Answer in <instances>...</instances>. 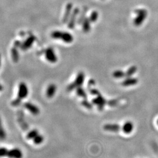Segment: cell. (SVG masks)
Wrapping results in <instances>:
<instances>
[{
    "instance_id": "cell-1",
    "label": "cell",
    "mask_w": 158,
    "mask_h": 158,
    "mask_svg": "<svg viewBox=\"0 0 158 158\" xmlns=\"http://www.w3.org/2000/svg\"><path fill=\"white\" fill-rule=\"evenodd\" d=\"M85 77V74L83 72L79 73L77 76V77L76 78L74 82L68 86V87L67 88V91H70L73 90L76 88L80 87L83 85V83H84Z\"/></svg>"
},
{
    "instance_id": "cell-2",
    "label": "cell",
    "mask_w": 158,
    "mask_h": 158,
    "mask_svg": "<svg viewBox=\"0 0 158 158\" xmlns=\"http://www.w3.org/2000/svg\"><path fill=\"white\" fill-rule=\"evenodd\" d=\"M138 14V17L134 20V24L135 26H140L147 16V12L145 10H139L136 11Z\"/></svg>"
},
{
    "instance_id": "cell-3",
    "label": "cell",
    "mask_w": 158,
    "mask_h": 158,
    "mask_svg": "<svg viewBox=\"0 0 158 158\" xmlns=\"http://www.w3.org/2000/svg\"><path fill=\"white\" fill-rule=\"evenodd\" d=\"M45 53L46 59L48 61L52 63H55L57 62L58 59L53 49H52L51 48H49L45 51Z\"/></svg>"
},
{
    "instance_id": "cell-4",
    "label": "cell",
    "mask_w": 158,
    "mask_h": 158,
    "mask_svg": "<svg viewBox=\"0 0 158 158\" xmlns=\"http://www.w3.org/2000/svg\"><path fill=\"white\" fill-rule=\"evenodd\" d=\"M28 89L26 84L24 83H20L19 86L18 97L22 100L23 98H26L28 96Z\"/></svg>"
},
{
    "instance_id": "cell-5",
    "label": "cell",
    "mask_w": 158,
    "mask_h": 158,
    "mask_svg": "<svg viewBox=\"0 0 158 158\" xmlns=\"http://www.w3.org/2000/svg\"><path fill=\"white\" fill-rule=\"evenodd\" d=\"M22 153L21 150L18 148H15L8 150L7 149L6 153V156H8L10 158H22Z\"/></svg>"
},
{
    "instance_id": "cell-6",
    "label": "cell",
    "mask_w": 158,
    "mask_h": 158,
    "mask_svg": "<svg viewBox=\"0 0 158 158\" xmlns=\"http://www.w3.org/2000/svg\"><path fill=\"white\" fill-rule=\"evenodd\" d=\"M35 37L33 35H30V36H29L25 41L21 44V49L23 51H26L28 49H29L32 45H33V43L35 42Z\"/></svg>"
},
{
    "instance_id": "cell-7",
    "label": "cell",
    "mask_w": 158,
    "mask_h": 158,
    "mask_svg": "<svg viewBox=\"0 0 158 158\" xmlns=\"http://www.w3.org/2000/svg\"><path fill=\"white\" fill-rule=\"evenodd\" d=\"M24 107L35 115L39 114V112H40L39 111V109L36 105L30 103H25L24 104Z\"/></svg>"
},
{
    "instance_id": "cell-8",
    "label": "cell",
    "mask_w": 158,
    "mask_h": 158,
    "mask_svg": "<svg viewBox=\"0 0 158 158\" xmlns=\"http://www.w3.org/2000/svg\"><path fill=\"white\" fill-rule=\"evenodd\" d=\"M93 104H94L98 106L99 110H102L105 104L106 101H105V99L101 96L98 95V96L97 98L93 99Z\"/></svg>"
},
{
    "instance_id": "cell-9",
    "label": "cell",
    "mask_w": 158,
    "mask_h": 158,
    "mask_svg": "<svg viewBox=\"0 0 158 158\" xmlns=\"http://www.w3.org/2000/svg\"><path fill=\"white\" fill-rule=\"evenodd\" d=\"M103 128L104 130L107 131H110V132H118L120 131L121 129L120 125L116 124H106L103 127Z\"/></svg>"
},
{
    "instance_id": "cell-10",
    "label": "cell",
    "mask_w": 158,
    "mask_h": 158,
    "mask_svg": "<svg viewBox=\"0 0 158 158\" xmlns=\"http://www.w3.org/2000/svg\"><path fill=\"white\" fill-rule=\"evenodd\" d=\"M78 8H76L73 13L71 14V18L70 19V21L69 22V24H68V27L70 29H73L74 27V25H75V22H76V17H77V15H78Z\"/></svg>"
},
{
    "instance_id": "cell-11",
    "label": "cell",
    "mask_w": 158,
    "mask_h": 158,
    "mask_svg": "<svg viewBox=\"0 0 158 158\" xmlns=\"http://www.w3.org/2000/svg\"><path fill=\"white\" fill-rule=\"evenodd\" d=\"M60 39H61V40H62L63 42H64L66 43L69 44V43H71L73 42V37L69 32H62Z\"/></svg>"
},
{
    "instance_id": "cell-12",
    "label": "cell",
    "mask_w": 158,
    "mask_h": 158,
    "mask_svg": "<svg viewBox=\"0 0 158 158\" xmlns=\"http://www.w3.org/2000/svg\"><path fill=\"white\" fill-rule=\"evenodd\" d=\"M56 86L53 84L50 85L48 86L46 90V93L47 97L49 98L53 97L56 93Z\"/></svg>"
},
{
    "instance_id": "cell-13",
    "label": "cell",
    "mask_w": 158,
    "mask_h": 158,
    "mask_svg": "<svg viewBox=\"0 0 158 158\" xmlns=\"http://www.w3.org/2000/svg\"><path fill=\"white\" fill-rule=\"evenodd\" d=\"M138 83V79L135 78L128 77L122 83L123 86H131L136 85Z\"/></svg>"
},
{
    "instance_id": "cell-14",
    "label": "cell",
    "mask_w": 158,
    "mask_h": 158,
    "mask_svg": "<svg viewBox=\"0 0 158 158\" xmlns=\"http://www.w3.org/2000/svg\"><path fill=\"white\" fill-rule=\"evenodd\" d=\"M134 130V124L130 121L125 123L123 127V131L125 134H130Z\"/></svg>"
},
{
    "instance_id": "cell-15",
    "label": "cell",
    "mask_w": 158,
    "mask_h": 158,
    "mask_svg": "<svg viewBox=\"0 0 158 158\" xmlns=\"http://www.w3.org/2000/svg\"><path fill=\"white\" fill-rule=\"evenodd\" d=\"M72 8V4H69L66 7V12L64 14V16L63 18V22L64 23H66L67 22L69 17H70V15L71 14V10Z\"/></svg>"
},
{
    "instance_id": "cell-16",
    "label": "cell",
    "mask_w": 158,
    "mask_h": 158,
    "mask_svg": "<svg viewBox=\"0 0 158 158\" xmlns=\"http://www.w3.org/2000/svg\"><path fill=\"white\" fill-rule=\"evenodd\" d=\"M91 28L90 21L88 18H86L83 22V30L85 32H88Z\"/></svg>"
},
{
    "instance_id": "cell-17",
    "label": "cell",
    "mask_w": 158,
    "mask_h": 158,
    "mask_svg": "<svg viewBox=\"0 0 158 158\" xmlns=\"http://www.w3.org/2000/svg\"><path fill=\"white\" fill-rule=\"evenodd\" d=\"M11 56L13 61L15 63H17L19 60V54L17 49V48L14 47L11 49Z\"/></svg>"
},
{
    "instance_id": "cell-18",
    "label": "cell",
    "mask_w": 158,
    "mask_h": 158,
    "mask_svg": "<svg viewBox=\"0 0 158 158\" xmlns=\"http://www.w3.org/2000/svg\"><path fill=\"white\" fill-rule=\"evenodd\" d=\"M112 76L116 78H121L125 76V73L121 70H116L112 73Z\"/></svg>"
},
{
    "instance_id": "cell-19",
    "label": "cell",
    "mask_w": 158,
    "mask_h": 158,
    "mask_svg": "<svg viewBox=\"0 0 158 158\" xmlns=\"http://www.w3.org/2000/svg\"><path fill=\"white\" fill-rule=\"evenodd\" d=\"M137 68L136 66H131L127 71V73H125V76L127 77H130L131 76L134 75L135 72L137 71Z\"/></svg>"
},
{
    "instance_id": "cell-20",
    "label": "cell",
    "mask_w": 158,
    "mask_h": 158,
    "mask_svg": "<svg viewBox=\"0 0 158 158\" xmlns=\"http://www.w3.org/2000/svg\"><path fill=\"white\" fill-rule=\"evenodd\" d=\"M76 92H77V94L78 96L83 97L84 98H87V94H86V91L84 90V89H82V87H77Z\"/></svg>"
},
{
    "instance_id": "cell-21",
    "label": "cell",
    "mask_w": 158,
    "mask_h": 158,
    "mask_svg": "<svg viewBox=\"0 0 158 158\" xmlns=\"http://www.w3.org/2000/svg\"><path fill=\"white\" fill-rule=\"evenodd\" d=\"M38 134H38L37 131L36 130H33L28 133V134L27 135V138L30 139H33Z\"/></svg>"
},
{
    "instance_id": "cell-22",
    "label": "cell",
    "mask_w": 158,
    "mask_h": 158,
    "mask_svg": "<svg viewBox=\"0 0 158 158\" xmlns=\"http://www.w3.org/2000/svg\"><path fill=\"white\" fill-rule=\"evenodd\" d=\"M44 141V137L41 135L38 134L34 139H33V142L35 143V144H37V145H39V144H41Z\"/></svg>"
},
{
    "instance_id": "cell-23",
    "label": "cell",
    "mask_w": 158,
    "mask_h": 158,
    "mask_svg": "<svg viewBox=\"0 0 158 158\" xmlns=\"http://www.w3.org/2000/svg\"><path fill=\"white\" fill-rule=\"evenodd\" d=\"M62 32H61V31L55 30L52 33L51 36L52 38H53L55 39H60L61 35H62Z\"/></svg>"
},
{
    "instance_id": "cell-24",
    "label": "cell",
    "mask_w": 158,
    "mask_h": 158,
    "mask_svg": "<svg viewBox=\"0 0 158 158\" xmlns=\"http://www.w3.org/2000/svg\"><path fill=\"white\" fill-rule=\"evenodd\" d=\"M6 138V132L2 126L1 119H0V139H4Z\"/></svg>"
},
{
    "instance_id": "cell-25",
    "label": "cell",
    "mask_w": 158,
    "mask_h": 158,
    "mask_svg": "<svg viewBox=\"0 0 158 158\" xmlns=\"http://www.w3.org/2000/svg\"><path fill=\"white\" fill-rule=\"evenodd\" d=\"M97 18H98V13L95 11V12H93L91 14V15H90V17L89 19H90V22H96L97 21Z\"/></svg>"
},
{
    "instance_id": "cell-26",
    "label": "cell",
    "mask_w": 158,
    "mask_h": 158,
    "mask_svg": "<svg viewBox=\"0 0 158 158\" xmlns=\"http://www.w3.org/2000/svg\"><path fill=\"white\" fill-rule=\"evenodd\" d=\"M21 99L19 98H17L16 100H14L12 102V106H14V107H17L18 105H19L21 104Z\"/></svg>"
},
{
    "instance_id": "cell-27",
    "label": "cell",
    "mask_w": 158,
    "mask_h": 158,
    "mask_svg": "<svg viewBox=\"0 0 158 158\" xmlns=\"http://www.w3.org/2000/svg\"><path fill=\"white\" fill-rule=\"evenodd\" d=\"M82 104L84 107H85L86 108H87L88 109H91L92 108V105L89 102H88L87 100L83 101Z\"/></svg>"
},
{
    "instance_id": "cell-28",
    "label": "cell",
    "mask_w": 158,
    "mask_h": 158,
    "mask_svg": "<svg viewBox=\"0 0 158 158\" xmlns=\"http://www.w3.org/2000/svg\"><path fill=\"white\" fill-rule=\"evenodd\" d=\"M7 150V149H6L4 148H0V157H5V156H6Z\"/></svg>"
},
{
    "instance_id": "cell-29",
    "label": "cell",
    "mask_w": 158,
    "mask_h": 158,
    "mask_svg": "<svg viewBox=\"0 0 158 158\" xmlns=\"http://www.w3.org/2000/svg\"><path fill=\"white\" fill-rule=\"evenodd\" d=\"M90 92H91V93L92 94H93V95H99V94H100L98 90H94V89L91 90Z\"/></svg>"
},
{
    "instance_id": "cell-30",
    "label": "cell",
    "mask_w": 158,
    "mask_h": 158,
    "mask_svg": "<svg viewBox=\"0 0 158 158\" xmlns=\"http://www.w3.org/2000/svg\"><path fill=\"white\" fill-rule=\"evenodd\" d=\"M21 43L19 42V41H16L15 42V48H17V47H21Z\"/></svg>"
},
{
    "instance_id": "cell-31",
    "label": "cell",
    "mask_w": 158,
    "mask_h": 158,
    "mask_svg": "<svg viewBox=\"0 0 158 158\" xmlns=\"http://www.w3.org/2000/svg\"><path fill=\"white\" fill-rule=\"evenodd\" d=\"M2 89H3V87H2V86L1 85H0V91H1Z\"/></svg>"
},
{
    "instance_id": "cell-32",
    "label": "cell",
    "mask_w": 158,
    "mask_h": 158,
    "mask_svg": "<svg viewBox=\"0 0 158 158\" xmlns=\"http://www.w3.org/2000/svg\"><path fill=\"white\" fill-rule=\"evenodd\" d=\"M157 125H158V120H157Z\"/></svg>"
},
{
    "instance_id": "cell-33",
    "label": "cell",
    "mask_w": 158,
    "mask_h": 158,
    "mask_svg": "<svg viewBox=\"0 0 158 158\" xmlns=\"http://www.w3.org/2000/svg\"><path fill=\"white\" fill-rule=\"evenodd\" d=\"M0 63H1V62H0Z\"/></svg>"
}]
</instances>
